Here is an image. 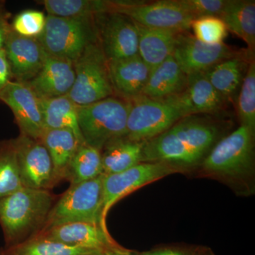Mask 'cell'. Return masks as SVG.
Segmentation results:
<instances>
[{
    "instance_id": "6da1fadb",
    "label": "cell",
    "mask_w": 255,
    "mask_h": 255,
    "mask_svg": "<svg viewBox=\"0 0 255 255\" xmlns=\"http://www.w3.org/2000/svg\"><path fill=\"white\" fill-rule=\"evenodd\" d=\"M48 190L23 187L0 200V226L5 248L16 246L43 228L53 207Z\"/></svg>"
},
{
    "instance_id": "7a4b0ae2",
    "label": "cell",
    "mask_w": 255,
    "mask_h": 255,
    "mask_svg": "<svg viewBox=\"0 0 255 255\" xmlns=\"http://www.w3.org/2000/svg\"><path fill=\"white\" fill-rule=\"evenodd\" d=\"M129 108V102L112 97L77 105L79 127L85 143L102 152L110 142L125 137Z\"/></svg>"
},
{
    "instance_id": "3957f363",
    "label": "cell",
    "mask_w": 255,
    "mask_h": 255,
    "mask_svg": "<svg viewBox=\"0 0 255 255\" xmlns=\"http://www.w3.org/2000/svg\"><path fill=\"white\" fill-rule=\"evenodd\" d=\"M208 174L228 180L252 177L255 169V133L244 126L219 140L202 161Z\"/></svg>"
},
{
    "instance_id": "277c9868",
    "label": "cell",
    "mask_w": 255,
    "mask_h": 255,
    "mask_svg": "<svg viewBox=\"0 0 255 255\" xmlns=\"http://www.w3.org/2000/svg\"><path fill=\"white\" fill-rule=\"evenodd\" d=\"M95 18H65L48 14L37 40L47 54L75 61L90 43L98 41Z\"/></svg>"
},
{
    "instance_id": "5b68a950",
    "label": "cell",
    "mask_w": 255,
    "mask_h": 255,
    "mask_svg": "<svg viewBox=\"0 0 255 255\" xmlns=\"http://www.w3.org/2000/svg\"><path fill=\"white\" fill-rule=\"evenodd\" d=\"M103 174L100 177L70 185L59 201L52 207L41 231L67 224L85 222L102 226L103 206Z\"/></svg>"
},
{
    "instance_id": "8992f818",
    "label": "cell",
    "mask_w": 255,
    "mask_h": 255,
    "mask_svg": "<svg viewBox=\"0 0 255 255\" xmlns=\"http://www.w3.org/2000/svg\"><path fill=\"white\" fill-rule=\"evenodd\" d=\"M74 68L75 82L67 96L75 105H90L113 95L109 62L99 40L85 48Z\"/></svg>"
},
{
    "instance_id": "52a82bcc",
    "label": "cell",
    "mask_w": 255,
    "mask_h": 255,
    "mask_svg": "<svg viewBox=\"0 0 255 255\" xmlns=\"http://www.w3.org/2000/svg\"><path fill=\"white\" fill-rule=\"evenodd\" d=\"M129 104L125 137L132 141L150 140L185 117L168 99L157 100L140 96Z\"/></svg>"
},
{
    "instance_id": "ba28073f",
    "label": "cell",
    "mask_w": 255,
    "mask_h": 255,
    "mask_svg": "<svg viewBox=\"0 0 255 255\" xmlns=\"http://www.w3.org/2000/svg\"><path fill=\"white\" fill-rule=\"evenodd\" d=\"M182 169L164 162H141L120 173L103 174L102 218L104 228L107 229V214L119 200L150 183L170 174L182 172Z\"/></svg>"
},
{
    "instance_id": "9c48e42d",
    "label": "cell",
    "mask_w": 255,
    "mask_h": 255,
    "mask_svg": "<svg viewBox=\"0 0 255 255\" xmlns=\"http://www.w3.org/2000/svg\"><path fill=\"white\" fill-rule=\"evenodd\" d=\"M109 11L119 13L134 22L147 27L187 31L194 18L182 9L178 0H159L153 2L109 1Z\"/></svg>"
},
{
    "instance_id": "30bf717a",
    "label": "cell",
    "mask_w": 255,
    "mask_h": 255,
    "mask_svg": "<svg viewBox=\"0 0 255 255\" xmlns=\"http://www.w3.org/2000/svg\"><path fill=\"white\" fill-rule=\"evenodd\" d=\"M95 20L99 41L109 62L138 55L136 25L130 18L108 11L97 15Z\"/></svg>"
},
{
    "instance_id": "8fae6325",
    "label": "cell",
    "mask_w": 255,
    "mask_h": 255,
    "mask_svg": "<svg viewBox=\"0 0 255 255\" xmlns=\"http://www.w3.org/2000/svg\"><path fill=\"white\" fill-rule=\"evenodd\" d=\"M13 142L23 187L48 190L59 182L49 153L40 140L21 134Z\"/></svg>"
},
{
    "instance_id": "7c38bea8",
    "label": "cell",
    "mask_w": 255,
    "mask_h": 255,
    "mask_svg": "<svg viewBox=\"0 0 255 255\" xmlns=\"http://www.w3.org/2000/svg\"><path fill=\"white\" fill-rule=\"evenodd\" d=\"M242 52L224 43L218 45L201 43L187 31L178 34L172 55L188 76L205 73L216 64Z\"/></svg>"
},
{
    "instance_id": "4fadbf2b",
    "label": "cell",
    "mask_w": 255,
    "mask_h": 255,
    "mask_svg": "<svg viewBox=\"0 0 255 255\" xmlns=\"http://www.w3.org/2000/svg\"><path fill=\"white\" fill-rule=\"evenodd\" d=\"M0 100L12 111L21 135L41 140L45 130L41 102L28 84L11 80L0 92Z\"/></svg>"
},
{
    "instance_id": "5bb4252c",
    "label": "cell",
    "mask_w": 255,
    "mask_h": 255,
    "mask_svg": "<svg viewBox=\"0 0 255 255\" xmlns=\"http://www.w3.org/2000/svg\"><path fill=\"white\" fill-rule=\"evenodd\" d=\"M219 116L195 114L183 117L170 130L188 150L201 161L219 141L221 129Z\"/></svg>"
},
{
    "instance_id": "9a60e30c",
    "label": "cell",
    "mask_w": 255,
    "mask_h": 255,
    "mask_svg": "<svg viewBox=\"0 0 255 255\" xmlns=\"http://www.w3.org/2000/svg\"><path fill=\"white\" fill-rule=\"evenodd\" d=\"M167 99L177 106L184 117L195 114L219 116L226 111L228 104L204 73L188 75L185 90Z\"/></svg>"
},
{
    "instance_id": "2e32d148",
    "label": "cell",
    "mask_w": 255,
    "mask_h": 255,
    "mask_svg": "<svg viewBox=\"0 0 255 255\" xmlns=\"http://www.w3.org/2000/svg\"><path fill=\"white\" fill-rule=\"evenodd\" d=\"M4 48L11 77L23 83L39 73L47 55L36 38L21 36L14 31L8 32Z\"/></svg>"
},
{
    "instance_id": "e0dca14e",
    "label": "cell",
    "mask_w": 255,
    "mask_h": 255,
    "mask_svg": "<svg viewBox=\"0 0 255 255\" xmlns=\"http://www.w3.org/2000/svg\"><path fill=\"white\" fill-rule=\"evenodd\" d=\"M34 236L68 246L80 247L102 252L123 248L116 243L108 231L95 223H67L39 231Z\"/></svg>"
},
{
    "instance_id": "ac0fdd59",
    "label": "cell",
    "mask_w": 255,
    "mask_h": 255,
    "mask_svg": "<svg viewBox=\"0 0 255 255\" xmlns=\"http://www.w3.org/2000/svg\"><path fill=\"white\" fill-rule=\"evenodd\" d=\"M75 80L74 63L47 54L39 73L28 82L39 99H51L68 95Z\"/></svg>"
},
{
    "instance_id": "d6986e66",
    "label": "cell",
    "mask_w": 255,
    "mask_h": 255,
    "mask_svg": "<svg viewBox=\"0 0 255 255\" xmlns=\"http://www.w3.org/2000/svg\"><path fill=\"white\" fill-rule=\"evenodd\" d=\"M109 70L114 93L127 102L142 95L151 73L139 55L109 62Z\"/></svg>"
},
{
    "instance_id": "ffe728a7",
    "label": "cell",
    "mask_w": 255,
    "mask_h": 255,
    "mask_svg": "<svg viewBox=\"0 0 255 255\" xmlns=\"http://www.w3.org/2000/svg\"><path fill=\"white\" fill-rule=\"evenodd\" d=\"M253 60L255 55L246 50L220 62L204 73L216 91L229 103L240 91L248 65Z\"/></svg>"
},
{
    "instance_id": "44dd1931",
    "label": "cell",
    "mask_w": 255,
    "mask_h": 255,
    "mask_svg": "<svg viewBox=\"0 0 255 255\" xmlns=\"http://www.w3.org/2000/svg\"><path fill=\"white\" fill-rule=\"evenodd\" d=\"M188 76L172 55L151 70L141 96L163 100L182 93L187 85Z\"/></svg>"
},
{
    "instance_id": "7402d4cb",
    "label": "cell",
    "mask_w": 255,
    "mask_h": 255,
    "mask_svg": "<svg viewBox=\"0 0 255 255\" xmlns=\"http://www.w3.org/2000/svg\"><path fill=\"white\" fill-rule=\"evenodd\" d=\"M136 25L138 55L152 70L172 55L180 32Z\"/></svg>"
},
{
    "instance_id": "603a6c76",
    "label": "cell",
    "mask_w": 255,
    "mask_h": 255,
    "mask_svg": "<svg viewBox=\"0 0 255 255\" xmlns=\"http://www.w3.org/2000/svg\"><path fill=\"white\" fill-rule=\"evenodd\" d=\"M51 158L58 181L68 178L69 169L80 142L69 129H45L41 140Z\"/></svg>"
},
{
    "instance_id": "cb8c5ba5",
    "label": "cell",
    "mask_w": 255,
    "mask_h": 255,
    "mask_svg": "<svg viewBox=\"0 0 255 255\" xmlns=\"http://www.w3.org/2000/svg\"><path fill=\"white\" fill-rule=\"evenodd\" d=\"M228 31L241 38L251 54L255 51V1L227 0L220 17Z\"/></svg>"
},
{
    "instance_id": "d4e9b609",
    "label": "cell",
    "mask_w": 255,
    "mask_h": 255,
    "mask_svg": "<svg viewBox=\"0 0 255 255\" xmlns=\"http://www.w3.org/2000/svg\"><path fill=\"white\" fill-rule=\"evenodd\" d=\"M45 129L72 130L82 145L85 143L79 127L77 105L68 96L40 99Z\"/></svg>"
},
{
    "instance_id": "484cf974",
    "label": "cell",
    "mask_w": 255,
    "mask_h": 255,
    "mask_svg": "<svg viewBox=\"0 0 255 255\" xmlns=\"http://www.w3.org/2000/svg\"><path fill=\"white\" fill-rule=\"evenodd\" d=\"M142 145L125 137L109 143L102 150L103 174L120 173L141 163Z\"/></svg>"
},
{
    "instance_id": "4316f807",
    "label": "cell",
    "mask_w": 255,
    "mask_h": 255,
    "mask_svg": "<svg viewBox=\"0 0 255 255\" xmlns=\"http://www.w3.org/2000/svg\"><path fill=\"white\" fill-rule=\"evenodd\" d=\"M5 255H102L105 252L68 246L33 236L16 246L4 248Z\"/></svg>"
},
{
    "instance_id": "83f0119b",
    "label": "cell",
    "mask_w": 255,
    "mask_h": 255,
    "mask_svg": "<svg viewBox=\"0 0 255 255\" xmlns=\"http://www.w3.org/2000/svg\"><path fill=\"white\" fill-rule=\"evenodd\" d=\"M103 174L102 152L95 147L80 145L70 164L68 178L70 185L91 180Z\"/></svg>"
},
{
    "instance_id": "f1b7e54d",
    "label": "cell",
    "mask_w": 255,
    "mask_h": 255,
    "mask_svg": "<svg viewBox=\"0 0 255 255\" xmlns=\"http://www.w3.org/2000/svg\"><path fill=\"white\" fill-rule=\"evenodd\" d=\"M48 14L65 18H95L108 12L109 1L100 0H45Z\"/></svg>"
},
{
    "instance_id": "f546056e",
    "label": "cell",
    "mask_w": 255,
    "mask_h": 255,
    "mask_svg": "<svg viewBox=\"0 0 255 255\" xmlns=\"http://www.w3.org/2000/svg\"><path fill=\"white\" fill-rule=\"evenodd\" d=\"M23 187L13 140L0 142V200Z\"/></svg>"
},
{
    "instance_id": "4dcf8cb0",
    "label": "cell",
    "mask_w": 255,
    "mask_h": 255,
    "mask_svg": "<svg viewBox=\"0 0 255 255\" xmlns=\"http://www.w3.org/2000/svg\"><path fill=\"white\" fill-rule=\"evenodd\" d=\"M237 112L241 126L255 132V60L250 62L238 94Z\"/></svg>"
},
{
    "instance_id": "1f68e13d",
    "label": "cell",
    "mask_w": 255,
    "mask_h": 255,
    "mask_svg": "<svg viewBox=\"0 0 255 255\" xmlns=\"http://www.w3.org/2000/svg\"><path fill=\"white\" fill-rule=\"evenodd\" d=\"M194 36L198 41L209 45L223 43L228 35V29L221 18L205 16L194 19L191 25Z\"/></svg>"
},
{
    "instance_id": "d6a6232c",
    "label": "cell",
    "mask_w": 255,
    "mask_h": 255,
    "mask_svg": "<svg viewBox=\"0 0 255 255\" xmlns=\"http://www.w3.org/2000/svg\"><path fill=\"white\" fill-rule=\"evenodd\" d=\"M46 17L41 11L28 10L15 18L13 27L18 34L25 37L36 38L43 31Z\"/></svg>"
},
{
    "instance_id": "836d02e7",
    "label": "cell",
    "mask_w": 255,
    "mask_h": 255,
    "mask_svg": "<svg viewBox=\"0 0 255 255\" xmlns=\"http://www.w3.org/2000/svg\"><path fill=\"white\" fill-rule=\"evenodd\" d=\"M227 0H178L183 9L195 18L220 17Z\"/></svg>"
},
{
    "instance_id": "e575fe53",
    "label": "cell",
    "mask_w": 255,
    "mask_h": 255,
    "mask_svg": "<svg viewBox=\"0 0 255 255\" xmlns=\"http://www.w3.org/2000/svg\"><path fill=\"white\" fill-rule=\"evenodd\" d=\"M11 70L4 48L0 50V92L11 81Z\"/></svg>"
},
{
    "instance_id": "d590c367",
    "label": "cell",
    "mask_w": 255,
    "mask_h": 255,
    "mask_svg": "<svg viewBox=\"0 0 255 255\" xmlns=\"http://www.w3.org/2000/svg\"><path fill=\"white\" fill-rule=\"evenodd\" d=\"M135 255H188L177 250L163 249L159 251L147 252V253H137Z\"/></svg>"
},
{
    "instance_id": "8d00e7d4",
    "label": "cell",
    "mask_w": 255,
    "mask_h": 255,
    "mask_svg": "<svg viewBox=\"0 0 255 255\" xmlns=\"http://www.w3.org/2000/svg\"><path fill=\"white\" fill-rule=\"evenodd\" d=\"M102 255H135V253L125 248L122 249L113 250V251H106Z\"/></svg>"
},
{
    "instance_id": "74e56055",
    "label": "cell",
    "mask_w": 255,
    "mask_h": 255,
    "mask_svg": "<svg viewBox=\"0 0 255 255\" xmlns=\"http://www.w3.org/2000/svg\"><path fill=\"white\" fill-rule=\"evenodd\" d=\"M8 32L6 31L4 23L0 20V50L2 49L4 46L5 40H6V34Z\"/></svg>"
},
{
    "instance_id": "f35d334b",
    "label": "cell",
    "mask_w": 255,
    "mask_h": 255,
    "mask_svg": "<svg viewBox=\"0 0 255 255\" xmlns=\"http://www.w3.org/2000/svg\"><path fill=\"white\" fill-rule=\"evenodd\" d=\"M0 255H5L4 248H0Z\"/></svg>"
},
{
    "instance_id": "ab89813d",
    "label": "cell",
    "mask_w": 255,
    "mask_h": 255,
    "mask_svg": "<svg viewBox=\"0 0 255 255\" xmlns=\"http://www.w3.org/2000/svg\"><path fill=\"white\" fill-rule=\"evenodd\" d=\"M202 255H213L207 254V253H205V254H203Z\"/></svg>"
}]
</instances>
